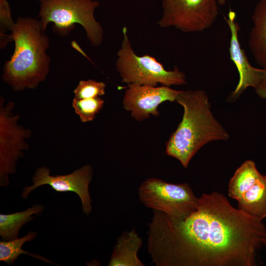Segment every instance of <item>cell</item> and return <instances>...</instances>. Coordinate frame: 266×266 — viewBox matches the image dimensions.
Wrapping results in <instances>:
<instances>
[{"mask_svg": "<svg viewBox=\"0 0 266 266\" xmlns=\"http://www.w3.org/2000/svg\"><path fill=\"white\" fill-rule=\"evenodd\" d=\"M93 175L92 167L89 165L69 174L56 176L51 175L50 169L46 166H40L36 169L33 176V184L24 188L21 197L26 199L32 191L48 185L57 192H72L76 194L80 199L83 213L88 215L92 210L89 187Z\"/></svg>", "mask_w": 266, "mask_h": 266, "instance_id": "cell-9", "label": "cell"}, {"mask_svg": "<svg viewBox=\"0 0 266 266\" xmlns=\"http://www.w3.org/2000/svg\"><path fill=\"white\" fill-rule=\"evenodd\" d=\"M217 0L218 4L221 6L224 5L226 2V0Z\"/></svg>", "mask_w": 266, "mask_h": 266, "instance_id": "cell-23", "label": "cell"}, {"mask_svg": "<svg viewBox=\"0 0 266 266\" xmlns=\"http://www.w3.org/2000/svg\"><path fill=\"white\" fill-rule=\"evenodd\" d=\"M254 90L260 98L266 99V68H263L260 82Z\"/></svg>", "mask_w": 266, "mask_h": 266, "instance_id": "cell-21", "label": "cell"}, {"mask_svg": "<svg viewBox=\"0 0 266 266\" xmlns=\"http://www.w3.org/2000/svg\"><path fill=\"white\" fill-rule=\"evenodd\" d=\"M138 194L146 207L177 220L190 216L197 208L199 201L188 184L169 183L153 177L141 184Z\"/></svg>", "mask_w": 266, "mask_h": 266, "instance_id": "cell-6", "label": "cell"}, {"mask_svg": "<svg viewBox=\"0 0 266 266\" xmlns=\"http://www.w3.org/2000/svg\"><path fill=\"white\" fill-rule=\"evenodd\" d=\"M37 234L36 232L30 231L21 238L10 240H1L0 241V261L11 266L14 264L21 254H26L53 264L52 262L40 255L30 253L23 250L22 246L24 244L27 242L33 241Z\"/></svg>", "mask_w": 266, "mask_h": 266, "instance_id": "cell-17", "label": "cell"}, {"mask_svg": "<svg viewBox=\"0 0 266 266\" xmlns=\"http://www.w3.org/2000/svg\"><path fill=\"white\" fill-rule=\"evenodd\" d=\"M44 206L35 204L27 210L9 214H0V235L3 240L18 238L21 228L33 219V215L41 213Z\"/></svg>", "mask_w": 266, "mask_h": 266, "instance_id": "cell-15", "label": "cell"}, {"mask_svg": "<svg viewBox=\"0 0 266 266\" xmlns=\"http://www.w3.org/2000/svg\"><path fill=\"white\" fill-rule=\"evenodd\" d=\"M217 0H162L163 13L158 24L184 33H198L212 26L219 13Z\"/></svg>", "mask_w": 266, "mask_h": 266, "instance_id": "cell-7", "label": "cell"}, {"mask_svg": "<svg viewBox=\"0 0 266 266\" xmlns=\"http://www.w3.org/2000/svg\"><path fill=\"white\" fill-rule=\"evenodd\" d=\"M122 33L115 64L122 82L152 86L161 84L168 87L187 83L185 74L176 66L173 70H167L154 57L137 55L132 47L126 27H123Z\"/></svg>", "mask_w": 266, "mask_h": 266, "instance_id": "cell-5", "label": "cell"}, {"mask_svg": "<svg viewBox=\"0 0 266 266\" xmlns=\"http://www.w3.org/2000/svg\"><path fill=\"white\" fill-rule=\"evenodd\" d=\"M106 85L92 79L80 80L74 89V98L84 99L100 97L105 94Z\"/></svg>", "mask_w": 266, "mask_h": 266, "instance_id": "cell-19", "label": "cell"}, {"mask_svg": "<svg viewBox=\"0 0 266 266\" xmlns=\"http://www.w3.org/2000/svg\"><path fill=\"white\" fill-rule=\"evenodd\" d=\"M238 209L258 219L266 218V175L261 174L237 200Z\"/></svg>", "mask_w": 266, "mask_h": 266, "instance_id": "cell-14", "label": "cell"}, {"mask_svg": "<svg viewBox=\"0 0 266 266\" xmlns=\"http://www.w3.org/2000/svg\"><path fill=\"white\" fill-rule=\"evenodd\" d=\"M147 247L157 266H260L266 226L234 208L222 194L203 193L183 220L153 210Z\"/></svg>", "mask_w": 266, "mask_h": 266, "instance_id": "cell-1", "label": "cell"}, {"mask_svg": "<svg viewBox=\"0 0 266 266\" xmlns=\"http://www.w3.org/2000/svg\"><path fill=\"white\" fill-rule=\"evenodd\" d=\"M265 129H266V125H265Z\"/></svg>", "mask_w": 266, "mask_h": 266, "instance_id": "cell-24", "label": "cell"}, {"mask_svg": "<svg viewBox=\"0 0 266 266\" xmlns=\"http://www.w3.org/2000/svg\"><path fill=\"white\" fill-rule=\"evenodd\" d=\"M10 34L15 48L4 64L2 79L15 91L34 89L49 72V38L39 20L31 17H18Z\"/></svg>", "mask_w": 266, "mask_h": 266, "instance_id": "cell-2", "label": "cell"}, {"mask_svg": "<svg viewBox=\"0 0 266 266\" xmlns=\"http://www.w3.org/2000/svg\"><path fill=\"white\" fill-rule=\"evenodd\" d=\"M261 174L253 161L246 160L235 170L230 179L228 196L237 200L254 183Z\"/></svg>", "mask_w": 266, "mask_h": 266, "instance_id": "cell-16", "label": "cell"}, {"mask_svg": "<svg viewBox=\"0 0 266 266\" xmlns=\"http://www.w3.org/2000/svg\"><path fill=\"white\" fill-rule=\"evenodd\" d=\"M104 100L100 97L76 99L74 98L72 107L82 122L86 123L94 119L96 115L102 108Z\"/></svg>", "mask_w": 266, "mask_h": 266, "instance_id": "cell-18", "label": "cell"}, {"mask_svg": "<svg viewBox=\"0 0 266 266\" xmlns=\"http://www.w3.org/2000/svg\"><path fill=\"white\" fill-rule=\"evenodd\" d=\"M4 104V99L0 98V185L7 187L9 184V175L16 172L18 160L24 157V151L29 145L26 142L31 135V131L18 124L19 115H14L13 101Z\"/></svg>", "mask_w": 266, "mask_h": 266, "instance_id": "cell-8", "label": "cell"}, {"mask_svg": "<svg viewBox=\"0 0 266 266\" xmlns=\"http://www.w3.org/2000/svg\"><path fill=\"white\" fill-rule=\"evenodd\" d=\"M181 92L163 85L156 87L130 84L125 92L123 106L131 111L134 119L142 121L150 115L158 116L159 105L166 101H175Z\"/></svg>", "mask_w": 266, "mask_h": 266, "instance_id": "cell-10", "label": "cell"}, {"mask_svg": "<svg viewBox=\"0 0 266 266\" xmlns=\"http://www.w3.org/2000/svg\"><path fill=\"white\" fill-rule=\"evenodd\" d=\"M38 17L45 33L48 25L54 24L53 31L62 36L67 35L76 24L84 29L87 38L94 47L100 46L103 39V29L95 19L96 9L100 5L95 0H38Z\"/></svg>", "mask_w": 266, "mask_h": 266, "instance_id": "cell-4", "label": "cell"}, {"mask_svg": "<svg viewBox=\"0 0 266 266\" xmlns=\"http://www.w3.org/2000/svg\"><path fill=\"white\" fill-rule=\"evenodd\" d=\"M248 44L256 62L266 68V0H259L254 9Z\"/></svg>", "mask_w": 266, "mask_h": 266, "instance_id": "cell-13", "label": "cell"}, {"mask_svg": "<svg viewBox=\"0 0 266 266\" xmlns=\"http://www.w3.org/2000/svg\"><path fill=\"white\" fill-rule=\"evenodd\" d=\"M142 245V239L134 229L123 232L117 240L108 266H145L137 254Z\"/></svg>", "mask_w": 266, "mask_h": 266, "instance_id": "cell-12", "label": "cell"}, {"mask_svg": "<svg viewBox=\"0 0 266 266\" xmlns=\"http://www.w3.org/2000/svg\"><path fill=\"white\" fill-rule=\"evenodd\" d=\"M0 48L4 49L7 44L11 41H13L11 34L6 33L0 34Z\"/></svg>", "mask_w": 266, "mask_h": 266, "instance_id": "cell-22", "label": "cell"}, {"mask_svg": "<svg viewBox=\"0 0 266 266\" xmlns=\"http://www.w3.org/2000/svg\"><path fill=\"white\" fill-rule=\"evenodd\" d=\"M184 109L182 119L166 143V154L187 168L199 150L208 142L227 140L230 135L213 115L204 90L181 91L176 100Z\"/></svg>", "mask_w": 266, "mask_h": 266, "instance_id": "cell-3", "label": "cell"}, {"mask_svg": "<svg viewBox=\"0 0 266 266\" xmlns=\"http://www.w3.org/2000/svg\"><path fill=\"white\" fill-rule=\"evenodd\" d=\"M15 22L12 20L11 9L7 0H0V34L12 30Z\"/></svg>", "mask_w": 266, "mask_h": 266, "instance_id": "cell-20", "label": "cell"}, {"mask_svg": "<svg viewBox=\"0 0 266 266\" xmlns=\"http://www.w3.org/2000/svg\"><path fill=\"white\" fill-rule=\"evenodd\" d=\"M236 14L230 10L225 18L231 32L229 54L230 60L235 65L239 76L238 84L232 91L229 99L235 100L248 87L254 89L261 80L263 68H258L252 66L249 63L245 50L241 47L238 39L240 27L236 21Z\"/></svg>", "mask_w": 266, "mask_h": 266, "instance_id": "cell-11", "label": "cell"}]
</instances>
